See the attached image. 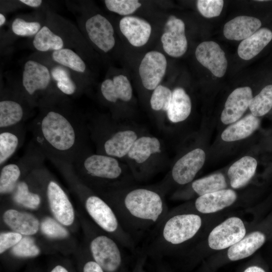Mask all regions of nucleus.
Listing matches in <instances>:
<instances>
[{
  "instance_id": "obj_1",
  "label": "nucleus",
  "mask_w": 272,
  "mask_h": 272,
  "mask_svg": "<svg viewBox=\"0 0 272 272\" xmlns=\"http://www.w3.org/2000/svg\"><path fill=\"white\" fill-rule=\"evenodd\" d=\"M55 104L41 108L31 124L33 143L55 165H72L85 151L79 115Z\"/></svg>"
},
{
  "instance_id": "obj_2",
  "label": "nucleus",
  "mask_w": 272,
  "mask_h": 272,
  "mask_svg": "<svg viewBox=\"0 0 272 272\" xmlns=\"http://www.w3.org/2000/svg\"><path fill=\"white\" fill-rule=\"evenodd\" d=\"M109 205L123 229L134 239L154 229L168 214L161 195L144 188L133 189L118 195Z\"/></svg>"
},
{
  "instance_id": "obj_3",
  "label": "nucleus",
  "mask_w": 272,
  "mask_h": 272,
  "mask_svg": "<svg viewBox=\"0 0 272 272\" xmlns=\"http://www.w3.org/2000/svg\"><path fill=\"white\" fill-rule=\"evenodd\" d=\"M201 219L193 213H168L154 229L146 253L155 258L164 257L173 246L190 240L197 233Z\"/></svg>"
},
{
  "instance_id": "obj_4",
  "label": "nucleus",
  "mask_w": 272,
  "mask_h": 272,
  "mask_svg": "<svg viewBox=\"0 0 272 272\" xmlns=\"http://www.w3.org/2000/svg\"><path fill=\"white\" fill-rule=\"evenodd\" d=\"M52 78L49 69L43 64L30 59L24 64L22 73V91L20 93L34 107L41 108L55 104L59 95L52 91Z\"/></svg>"
},
{
  "instance_id": "obj_5",
  "label": "nucleus",
  "mask_w": 272,
  "mask_h": 272,
  "mask_svg": "<svg viewBox=\"0 0 272 272\" xmlns=\"http://www.w3.org/2000/svg\"><path fill=\"white\" fill-rule=\"evenodd\" d=\"M91 236L90 254L104 272H127L120 244L110 235L95 233Z\"/></svg>"
},
{
  "instance_id": "obj_6",
  "label": "nucleus",
  "mask_w": 272,
  "mask_h": 272,
  "mask_svg": "<svg viewBox=\"0 0 272 272\" xmlns=\"http://www.w3.org/2000/svg\"><path fill=\"white\" fill-rule=\"evenodd\" d=\"M77 174L102 180L113 181L121 175L122 169L114 157L102 154L81 153L72 165Z\"/></svg>"
},
{
  "instance_id": "obj_7",
  "label": "nucleus",
  "mask_w": 272,
  "mask_h": 272,
  "mask_svg": "<svg viewBox=\"0 0 272 272\" xmlns=\"http://www.w3.org/2000/svg\"><path fill=\"white\" fill-rule=\"evenodd\" d=\"M45 157L35 146L31 145L25 154L16 162L1 167L0 193L11 194L22 177L43 165Z\"/></svg>"
},
{
  "instance_id": "obj_8",
  "label": "nucleus",
  "mask_w": 272,
  "mask_h": 272,
  "mask_svg": "<svg viewBox=\"0 0 272 272\" xmlns=\"http://www.w3.org/2000/svg\"><path fill=\"white\" fill-rule=\"evenodd\" d=\"M245 233L242 221L237 217H231L213 229L209 236V245L213 249H224L239 241Z\"/></svg>"
},
{
  "instance_id": "obj_9",
  "label": "nucleus",
  "mask_w": 272,
  "mask_h": 272,
  "mask_svg": "<svg viewBox=\"0 0 272 272\" xmlns=\"http://www.w3.org/2000/svg\"><path fill=\"white\" fill-rule=\"evenodd\" d=\"M45 193L56 221L64 226L71 225L75 219L74 208L62 188L56 181L50 179L46 184Z\"/></svg>"
},
{
  "instance_id": "obj_10",
  "label": "nucleus",
  "mask_w": 272,
  "mask_h": 272,
  "mask_svg": "<svg viewBox=\"0 0 272 272\" xmlns=\"http://www.w3.org/2000/svg\"><path fill=\"white\" fill-rule=\"evenodd\" d=\"M161 41L164 51L169 56L179 57L183 55L187 49L184 22L175 17H170L164 25Z\"/></svg>"
},
{
  "instance_id": "obj_11",
  "label": "nucleus",
  "mask_w": 272,
  "mask_h": 272,
  "mask_svg": "<svg viewBox=\"0 0 272 272\" xmlns=\"http://www.w3.org/2000/svg\"><path fill=\"white\" fill-rule=\"evenodd\" d=\"M165 55L157 51L148 52L139 67V73L143 86L149 90H154L163 78L167 68Z\"/></svg>"
},
{
  "instance_id": "obj_12",
  "label": "nucleus",
  "mask_w": 272,
  "mask_h": 272,
  "mask_svg": "<svg viewBox=\"0 0 272 272\" xmlns=\"http://www.w3.org/2000/svg\"><path fill=\"white\" fill-rule=\"evenodd\" d=\"M85 28L90 40L104 52H108L114 47L113 27L103 15L97 14L90 17L86 21Z\"/></svg>"
},
{
  "instance_id": "obj_13",
  "label": "nucleus",
  "mask_w": 272,
  "mask_h": 272,
  "mask_svg": "<svg viewBox=\"0 0 272 272\" xmlns=\"http://www.w3.org/2000/svg\"><path fill=\"white\" fill-rule=\"evenodd\" d=\"M26 104H30L20 93L17 96L1 97L0 129L9 128L24 123V121L30 115Z\"/></svg>"
},
{
  "instance_id": "obj_14",
  "label": "nucleus",
  "mask_w": 272,
  "mask_h": 272,
  "mask_svg": "<svg viewBox=\"0 0 272 272\" xmlns=\"http://www.w3.org/2000/svg\"><path fill=\"white\" fill-rule=\"evenodd\" d=\"M198 61L216 77H222L225 74L228 62L224 51L214 41H204L195 50Z\"/></svg>"
},
{
  "instance_id": "obj_15",
  "label": "nucleus",
  "mask_w": 272,
  "mask_h": 272,
  "mask_svg": "<svg viewBox=\"0 0 272 272\" xmlns=\"http://www.w3.org/2000/svg\"><path fill=\"white\" fill-rule=\"evenodd\" d=\"M206 159L205 152L195 149L182 157L174 165L172 177L177 183L183 185L191 182L202 168Z\"/></svg>"
},
{
  "instance_id": "obj_16",
  "label": "nucleus",
  "mask_w": 272,
  "mask_h": 272,
  "mask_svg": "<svg viewBox=\"0 0 272 272\" xmlns=\"http://www.w3.org/2000/svg\"><path fill=\"white\" fill-rule=\"evenodd\" d=\"M252 98V90L249 87L235 89L225 102L221 115L222 122L228 124L237 121L249 107Z\"/></svg>"
},
{
  "instance_id": "obj_17",
  "label": "nucleus",
  "mask_w": 272,
  "mask_h": 272,
  "mask_svg": "<svg viewBox=\"0 0 272 272\" xmlns=\"http://www.w3.org/2000/svg\"><path fill=\"white\" fill-rule=\"evenodd\" d=\"M121 32L129 43L141 47L148 41L152 32L150 24L145 20L134 16H125L119 22Z\"/></svg>"
},
{
  "instance_id": "obj_18",
  "label": "nucleus",
  "mask_w": 272,
  "mask_h": 272,
  "mask_svg": "<svg viewBox=\"0 0 272 272\" xmlns=\"http://www.w3.org/2000/svg\"><path fill=\"white\" fill-rule=\"evenodd\" d=\"M25 134L24 123L0 129L1 167L6 164L21 147L24 140Z\"/></svg>"
},
{
  "instance_id": "obj_19",
  "label": "nucleus",
  "mask_w": 272,
  "mask_h": 272,
  "mask_svg": "<svg viewBox=\"0 0 272 272\" xmlns=\"http://www.w3.org/2000/svg\"><path fill=\"white\" fill-rule=\"evenodd\" d=\"M236 198L237 194L234 190L225 189L199 196L194 206L201 213H213L230 206Z\"/></svg>"
},
{
  "instance_id": "obj_20",
  "label": "nucleus",
  "mask_w": 272,
  "mask_h": 272,
  "mask_svg": "<svg viewBox=\"0 0 272 272\" xmlns=\"http://www.w3.org/2000/svg\"><path fill=\"white\" fill-rule=\"evenodd\" d=\"M261 26V22L255 17L239 16L227 22L224 27L225 37L231 40H243Z\"/></svg>"
},
{
  "instance_id": "obj_21",
  "label": "nucleus",
  "mask_w": 272,
  "mask_h": 272,
  "mask_svg": "<svg viewBox=\"0 0 272 272\" xmlns=\"http://www.w3.org/2000/svg\"><path fill=\"white\" fill-rule=\"evenodd\" d=\"M5 223L13 231L25 236L36 234L39 222L32 214L14 209L7 210L3 216Z\"/></svg>"
},
{
  "instance_id": "obj_22",
  "label": "nucleus",
  "mask_w": 272,
  "mask_h": 272,
  "mask_svg": "<svg viewBox=\"0 0 272 272\" xmlns=\"http://www.w3.org/2000/svg\"><path fill=\"white\" fill-rule=\"evenodd\" d=\"M100 89L103 97L112 103H115L119 99L129 101L132 95L131 84L123 75L115 76L112 79H105L102 82Z\"/></svg>"
},
{
  "instance_id": "obj_23",
  "label": "nucleus",
  "mask_w": 272,
  "mask_h": 272,
  "mask_svg": "<svg viewBox=\"0 0 272 272\" xmlns=\"http://www.w3.org/2000/svg\"><path fill=\"white\" fill-rule=\"evenodd\" d=\"M272 40V31L267 28H261L239 44L237 52L244 60H249L258 54Z\"/></svg>"
},
{
  "instance_id": "obj_24",
  "label": "nucleus",
  "mask_w": 272,
  "mask_h": 272,
  "mask_svg": "<svg viewBox=\"0 0 272 272\" xmlns=\"http://www.w3.org/2000/svg\"><path fill=\"white\" fill-rule=\"evenodd\" d=\"M257 165L255 159L248 156L233 163L228 171L231 186L239 188L246 185L254 175Z\"/></svg>"
},
{
  "instance_id": "obj_25",
  "label": "nucleus",
  "mask_w": 272,
  "mask_h": 272,
  "mask_svg": "<svg viewBox=\"0 0 272 272\" xmlns=\"http://www.w3.org/2000/svg\"><path fill=\"white\" fill-rule=\"evenodd\" d=\"M137 139L136 133L130 130L120 131L111 136L103 143L106 155L121 158L128 154Z\"/></svg>"
},
{
  "instance_id": "obj_26",
  "label": "nucleus",
  "mask_w": 272,
  "mask_h": 272,
  "mask_svg": "<svg viewBox=\"0 0 272 272\" xmlns=\"http://www.w3.org/2000/svg\"><path fill=\"white\" fill-rule=\"evenodd\" d=\"M265 241V236L262 232H252L230 247L227 252L228 257L232 261L246 258L259 249Z\"/></svg>"
},
{
  "instance_id": "obj_27",
  "label": "nucleus",
  "mask_w": 272,
  "mask_h": 272,
  "mask_svg": "<svg viewBox=\"0 0 272 272\" xmlns=\"http://www.w3.org/2000/svg\"><path fill=\"white\" fill-rule=\"evenodd\" d=\"M191 110V102L188 95L180 87L174 89L170 106L167 112L168 119L176 123L185 120Z\"/></svg>"
},
{
  "instance_id": "obj_28",
  "label": "nucleus",
  "mask_w": 272,
  "mask_h": 272,
  "mask_svg": "<svg viewBox=\"0 0 272 272\" xmlns=\"http://www.w3.org/2000/svg\"><path fill=\"white\" fill-rule=\"evenodd\" d=\"M259 125L258 117L251 113L227 127L222 132L221 138L226 142L242 140L250 135Z\"/></svg>"
},
{
  "instance_id": "obj_29",
  "label": "nucleus",
  "mask_w": 272,
  "mask_h": 272,
  "mask_svg": "<svg viewBox=\"0 0 272 272\" xmlns=\"http://www.w3.org/2000/svg\"><path fill=\"white\" fill-rule=\"evenodd\" d=\"M160 143L158 139L154 137H142L133 144L128 156L138 163L146 161L152 154L160 153Z\"/></svg>"
},
{
  "instance_id": "obj_30",
  "label": "nucleus",
  "mask_w": 272,
  "mask_h": 272,
  "mask_svg": "<svg viewBox=\"0 0 272 272\" xmlns=\"http://www.w3.org/2000/svg\"><path fill=\"white\" fill-rule=\"evenodd\" d=\"M32 43L34 47L41 52L59 50L64 45L62 38L47 26L42 27L34 36Z\"/></svg>"
},
{
  "instance_id": "obj_31",
  "label": "nucleus",
  "mask_w": 272,
  "mask_h": 272,
  "mask_svg": "<svg viewBox=\"0 0 272 272\" xmlns=\"http://www.w3.org/2000/svg\"><path fill=\"white\" fill-rule=\"evenodd\" d=\"M25 179L20 180L11 194L13 200L17 204L25 208L35 209L41 203V196L33 191L30 184Z\"/></svg>"
},
{
  "instance_id": "obj_32",
  "label": "nucleus",
  "mask_w": 272,
  "mask_h": 272,
  "mask_svg": "<svg viewBox=\"0 0 272 272\" xmlns=\"http://www.w3.org/2000/svg\"><path fill=\"white\" fill-rule=\"evenodd\" d=\"M52 59L59 65L78 73H84L86 65L83 59L74 50L63 48L52 51Z\"/></svg>"
},
{
  "instance_id": "obj_33",
  "label": "nucleus",
  "mask_w": 272,
  "mask_h": 272,
  "mask_svg": "<svg viewBox=\"0 0 272 272\" xmlns=\"http://www.w3.org/2000/svg\"><path fill=\"white\" fill-rule=\"evenodd\" d=\"M227 186L224 176L220 173L194 181L191 187L199 196L225 189Z\"/></svg>"
},
{
  "instance_id": "obj_34",
  "label": "nucleus",
  "mask_w": 272,
  "mask_h": 272,
  "mask_svg": "<svg viewBox=\"0 0 272 272\" xmlns=\"http://www.w3.org/2000/svg\"><path fill=\"white\" fill-rule=\"evenodd\" d=\"M50 74L56 88L60 93L70 96L76 94L78 87L72 79L68 69L58 64L51 69Z\"/></svg>"
},
{
  "instance_id": "obj_35",
  "label": "nucleus",
  "mask_w": 272,
  "mask_h": 272,
  "mask_svg": "<svg viewBox=\"0 0 272 272\" xmlns=\"http://www.w3.org/2000/svg\"><path fill=\"white\" fill-rule=\"evenodd\" d=\"M251 114L256 117L267 113L272 108V85L265 86L251 99L249 106Z\"/></svg>"
},
{
  "instance_id": "obj_36",
  "label": "nucleus",
  "mask_w": 272,
  "mask_h": 272,
  "mask_svg": "<svg viewBox=\"0 0 272 272\" xmlns=\"http://www.w3.org/2000/svg\"><path fill=\"white\" fill-rule=\"evenodd\" d=\"M11 253L17 258H27L37 256L40 254V250L33 238L25 236L12 248Z\"/></svg>"
},
{
  "instance_id": "obj_37",
  "label": "nucleus",
  "mask_w": 272,
  "mask_h": 272,
  "mask_svg": "<svg viewBox=\"0 0 272 272\" xmlns=\"http://www.w3.org/2000/svg\"><path fill=\"white\" fill-rule=\"evenodd\" d=\"M172 93L168 88L161 85L158 86L154 90L151 97V108L156 111H167L171 101Z\"/></svg>"
},
{
  "instance_id": "obj_38",
  "label": "nucleus",
  "mask_w": 272,
  "mask_h": 272,
  "mask_svg": "<svg viewBox=\"0 0 272 272\" xmlns=\"http://www.w3.org/2000/svg\"><path fill=\"white\" fill-rule=\"evenodd\" d=\"M104 3L109 11L122 16L133 13L142 6L137 0H105Z\"/></svg>"
},
{
  "instance_id": "obj_39",
  "label": "nucleus",
  "mask_w": 272,
  "mask_h": 272,
  "mask_svg": "<svg viewBox=\"0 0 272 272\" xmlns=\"http://www.w3.org/2000/svg\"><path fill=\"white\" fill-rule=\"evenodd\" d=\"M12 30L16 35L22 37L34 36L41 28L37 21H27L20 18L15 19L12 23Z\"/></svg>"
},
{
  "instance_id": "obj_40",
  "label": "nucleus",
  "mask_w": 272,
  "mask_h": 272,
  "mask_svg": "<svg viewBox=\"0 0 272 272\" xmlns=\"http://www.w3.org/2000/svg\"><path fill=\"white\" fill-rule=\"evenodd\" d=\"M40 229L43 234L52 239H63L69 235L67 231L62 224L50 217L43 220Z\"/></svg>"
},
{
  "instance_id": "obj_41",
  "label": "nucleus",
  "mask_w": 272,
  "mask_h": 272,
  "mask_svg": "<svg viewBox=\"0 0 272 272\" xmlns=\"http://www.w3.org/2000/svg\"><path fill=\"white\" fill-rule=\"evenodd\" d=\"M199 13L205 17L211 18L219 16L223 8L222 0H198L196 2Z\"/></svg>"
},
{
  "instance_id": "obj_42",
  "label": "nucleus",
  "mask_w": 272,
  "mask_h": 272,
  "mask_svg": "<svg viewBox=\"0 0 272 272\" xmlns=\"http://www.w3.org/2000/svg\"><path fill=\"white\" fill-rule=\"evenodd\" d=\"M22 235L15 232H5L0 234V253L16 245L22 238Z\"/></svg>"
},
{
  "instance_id": "obj_43",
  "label": "nucleus",
  "mask_w": 272,
  "mask_h": 272,
  "mask_svg": "<svg viewBox=\"0 0 272 272\" xmlns=\"http://www.w3.org/2000/svg\"><path fill=\"white\" fill-rule=\"evenodd\" d=\"M80 266L81 272H104L90 254L82 261Z\"/></svg>"
},
{
  "instance_id": "obj_44",
  "label": "nucleus",
  "mask_w": 272,
  "mask_h": 272,
  "mask_svg": "<svg viewBox=\"0 0 272 272\" xmlns=\"http://www.w3.org/2000/svg\"><path fill=\"white\" fill-rule=\"evenodd\" d=\"M147 257V254L144 253L139 257L134 266L136 272H146L144 269V266Z\"/></svg>"
},
{
  "instance_id": "obj_45",
  "label": "nucleus",
  "mask_w": 272,
  "mask_h": 272,
  "mask_svg": "<svg viewBox=\"0 0 272 272\" xmlns=\"http://www.w3.org/2000/svg\"><path fill=\"white\" fill-rule=\"evenodd\" d=\"M49 272H72L66 265L58 263L54 265Z\"/></svg>"
},
{
  "instance_id": "obj_46",
  "label": "nucleus",
  "mask_w": 272,
  "mask_h": 272,
  "mask_svg": "<svg viewBox=\"0 0 272 272\" xmlns=\"http://www.w3.org/2000/svg\"><path fill=\"white\" fill-rule=\"evenodd\" d=\"M19 2L32 8H38L43 2L41 0H20Z\"/></svg>"
},
{
  "instance_id": "obj_47",
  "label": "nucleus",
  "mask_w": 272,
  "mask_h": 272,
  "mask_svg": "<svg viewBox=\"0 0 272 272\" xmlns=\"http://www.w3.org/2000/svg\"><path fill=\"white\" fill-rule=\"evenodd\" d=\"M243 272H265L260 267L257 266H251L247 267Z\"/></svg>"
},
{
  "instance_id": "obj_48",
  "label": "nucleus",
  "mask_w": 272,
  "mask_h": 272,
  "mask_svg": "<svg viewBox=\"0 0 272 272\" xmlns=\"http://www.w3.org/2000/svg\"><path fill=\"white\" fill-rule=\"evenodd\" d=\"M6 17L2 13L0 14V26L2 27L6 22Z\"/></svg>"
},
{
  "instance_id": "obj_49",
  "label": "nucleus",
  "mask_w": 272,
  "mask_h": 272,
  "mask_svg": "<svg viewBox=\"0 0 272 272\" xmlns=\"http://www.w3.org/2000/svg\"><path fill=\"white\" fill-rule=\"evenodd\" d=\"M132 272H136L135 270L134 269V268L133 269V270Z\"/></svg>"
}]
</instances>
